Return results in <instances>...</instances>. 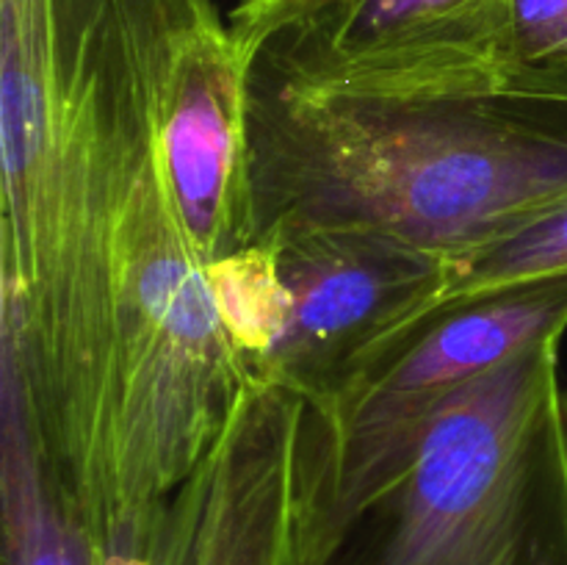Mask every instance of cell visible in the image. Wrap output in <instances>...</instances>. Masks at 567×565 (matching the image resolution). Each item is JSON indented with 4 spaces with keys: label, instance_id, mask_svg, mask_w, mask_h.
Wrapping results in <instances>:
<instances>
[{
    "label": "cell",
    "instance_id": "9c48e42d",
    "mask_svg": "<svg viewBox=\"0 0 567 565\" xmlns=\"http://www.w3.org/2000/svg\"><path fill=\"white\" fill-rule=\"evenodd\" d=\"M3 557L0 565H103V541L66 504L3 391Z\"/></svg>",
    "mask_w": 567,
    "mask_h": 565
},
{
    "label": "cell",
    "instance_id": "52a82bcc",
    "mask_svg": "<svg viewBox=\"0 0 567 565\" xmlns=\"http://www.w3.org/2000/svg\"><path fill=\"white\" fill-rule=\"evenodd\" d=\"M299 415L297 393L249 380L208 452L169 493L175 565H302Z\"/></svg>",
    "mask_w": 567,
    "mask_h": 565
},
{
    "label": "cell",
    "instance_id": "5bb4252c",
    "mask_svg": "<svg viewBox=\"0 0 567 565\" xmlns=\"http://www.w3.org/2000/svg\"><path fill=\"white\" fill-rule=\"evenodd\" d=\"M565 399H567V386H565Z\"/></svg>",
    "mask_w": 567,
    "mask_h": 565
},
{
    "label": "cell",
    "instance_id": "5b68a950",
    "mask_svg": "<svg viewBox=\"0 0 567 565\" xmlns=\"http://www.w3.org/2000/svg\"><path fill=\"white\" fill-rule=\"evenodd\" d=\"M247 75L308 89L426 86L513 61V0H238Z\"/></svg>",
    "mask_w": 567,
    "mask_h": 565
},
{
    "label": "cell",
    "instance_id": "6da1fadb",
    "mask_svg": "<svg viewBox=\"0 0 567 565\" xmlns=\"http://www.w3.org/2000/svg\"><path fill=\"white\" fill-rule=\"evenodd\" d=\"M216 0H0V355L103 541L169 496L252 380L188 236L172 86Z\"/></svg>",
    "mask_w": 567,
    "mask_h": 565
},
{
    "label": "cell",
    "instance_id": "ba28073f",
    "mask_svg": "<svg viewBox=\"0 0 567 565\" xmlns=\"http://www.w3.org/2000/svg\"><path fill=\"white\" fill-rule=\"evenodd\" d=\"M244 78L230 25L216 17L186 44L172 86V181L205 266L249 244Z\"/></svg>",
    "mask_w": 567,
    "mask_h": 565
},
{
    "label": "cell",
    "instance_id": "3957f363",
    "mask_svg": "<svg viewBox=\"0 0 567 565\" xmlns=\"http://www.w3.org/2000/svg\"><path fill=\"white\" fill-rule=\"evenodd\" d=\"M559 343L457 388L321 565H567Z\"/></svg>",
    "mask_w": 567,
    "mask_h": 565
},
{
    "label": "cell",
    "instance_id": "277c9868",
    "mask_svg": "<svg viewBox=\"0 0 567 565\" xmlns=\"http://www.w3.org/2000/svg\"><path fill=\"white\" fill-rule=\"evenodd\" d=\"M565 332L567 275L452 299L382 338L319 404H302L293 463L302 565H321L457 388Z\"/></svg>",
    "mask_w": 567,
    "mask_h": 565
},
{
    "label": "cell",
    "instance_id": "30bf717a",
    "mask_svg": "<svg viewBox=\"0 0 567 565\" xmlns=\"http://www.w3.org/2000/svg\"><path fill=\"white\" fill-rule=\"evenodd\" d=\"M210 291L227 332L247 358L252 380L282 338L288 291L271 244L252 242L208 266Z\"/></svg>",
    "mask_w": 567,
    "mask_h": 565
},
{
    "label": "cell",
    "instance_id": "8992f818",
    "mask_svg": "<svg viewBox=\"0 0 567 565\" xmlns=\"http://www.w3.org/2000/svg\"><path fill=\"white\" fill-rule=\"evenodd\" d=\"M288 321L255 380L319 404L371 347L437 305L446 260L369 230L271 238Z\"/></svg>",
    "mask_w": 567,
    "mask_h": 565
},
{
    "label": "cell",
    "instance_id": "8fae6325",
    "mask_svg": "<svg viewBox=\"0 0 567 565\" xmlns=\"http://www.w3.org/2000/svg\"><path fill=\"white\" fill-rule=\"evenodd\" d=\"M563 275H567V203L487 247L446 260V282L437 305Z\"/></svg>",
    "mask_w": 567,
    "mask_h": 565
},
{
    "label": "cell",
    "instance_id": "7c38bea8",
    "mask_svg": "<svg viewBox=\"0 0 567 565\" xmlns=\"http://www.w3.org/2000/svg\"><path fill=\"white\" fill-rule=\"evenodd\" d=\"M103 565H175L169 496L111 526L103 537Z\"/></svg>",
    "mask_w": 567,
    "mask_h": 565
},
{
    "label": "cell",
    "instance_id": "4fadbf2b",
    "mask_svg": "<svg viewBox=\"0 0 567 565\" xmlns=\"http://www.w3.org/2000/svg\"><path fill=\"white\" fill-rule=\"evenodd\" d=\"M513 61L567 66V0H513Z\"/></svg>",
    "mask_w": 567,
    "mask_h": 565
},
{
    "label": "cell",
    "instance_id": "7a4b0ae2",
    "mask_svg": "<svg viewBox=\"0 0 567 565\" xmlns=\"http://www.w3.org/2000/svg\"><path fill=\"white\" fill-rule=\"evenodd\" d=\"M244 125L249 244L369 230L454 260L567 203V66L396 89L247 75Z\"/></svg>",
    "mask_w": 567,
    "mask_h": 565
}]
</instances>
